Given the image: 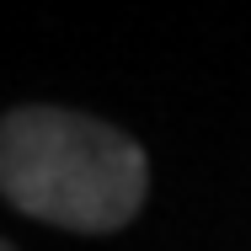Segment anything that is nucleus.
<instances>
[{
	"instance_id": "2",
	"label": "nucleus",
	"mask_w": 251,
	"mask_h": 251,
	"mask_svg": "<svg viewBox=\"0 0 251 251\" xmlns=\"http://www.w3.org/2000/svg\"><path fill=\"white\" fill-rule=\"evenodd\" d=\"M0 251H16V246H11V241H5V235H0Z\"/></svg>"
},
{
	"instance_id": "1",
	"label": "nucleus",
	"mask_w": 251,
	"mask_h": 251,
	"mask_svg": "<svg viewBox=\"0 0 251 251\" xmlns=\"http://www.w3.org/2000/svg\"><path fill=\"white\" fill-rule=\"evenodd\" d=\"M0 198L75 235H112L150 198V155L91 112L11 107L0 118Z\"/></svg>"
}]
</instances>
